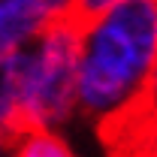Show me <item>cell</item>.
<instances>
[{
    "label": "cell",
    "instance_id": "2",
    "mask_svg": "<svg viewBox=\"0 0 157 157\" xmlns=\"http://www.w3.org/2000/svg\"><path fill=\"white\" fill-rule=\"evenodd\" d=\"M85 24L70 18L48 21L39 30L24 63V130L58 127L76 112V78Z\"/></svg>",
    "mask_w": 157,
    "mask_h": 157
},
{
    "label": "cell",
    "instance_id": "4",
    "mask_svg": "<svg viewBox=\"0 0 157 157\" xmlns=\"http://www.w3.org/2000/svg\"><path fill=\"white\" fill-rule=\"evenodd\" d=\"M24 63H27V48L0 55V139L6 142L24 133V115H21Z\"/></svg>",
    "mask_w": 157,
    "mask_h": 157
},
{
    "label": "cell",
    "instance_id": "6",
    "mask_svg": "<svg viewBox=\"0 0 157 157\" xmlns=\"http://www.w3.org/2000/svg\"><path fill=\"white\" fill-rule=\"evenodd\" d=\"M0 157H9V142L6 139H0Z\"/></svg>",
    "mask_w": 157,
    "mask_h": 157
},
{
    "label": "cell",
    "instance_id": "3",
    "mask_svg": "<svg viewBox=\"0 0 157 157\" xmlns=\"http://www.w3.org/2000/svg\"><path fill=\"white\" fill-rule=\"evenodd\" d=\"M48 21L45 0H0V55L33 42Z\"/></svg>",
    "mask_w": 157,
    "mask_h": 157
},
{
    "label": "cell",
    "instance_id": "1",
    "mask_svg": "<svg viewBox=\"0 0 157 157\" xmlns=\"http://www.w3.org/2000/svg\"><path fill=\"white\" fill-rule=\"evenodd\" d=\"M157 60V0H121L82 33L76 109L106 121L133 103Z\"/></svg>",
    "mask_w": 157,
    "mask_h": 157
},
{
    "label": "cell",
    "instance_id": "5",
    "mask_svg": "<svg viewBox=\"0 0 157 157\" xmlns=\"http://www.w3.org/2000/svg\"><path fill=\"white\" fill-rule=\"evenodd\" d=\"M12 145V157H76L73 148L55 133V130H24L9 142Z\"/></svg>",
    "mask_w": 157,
    "mask_h": 157
}]
</instances>
